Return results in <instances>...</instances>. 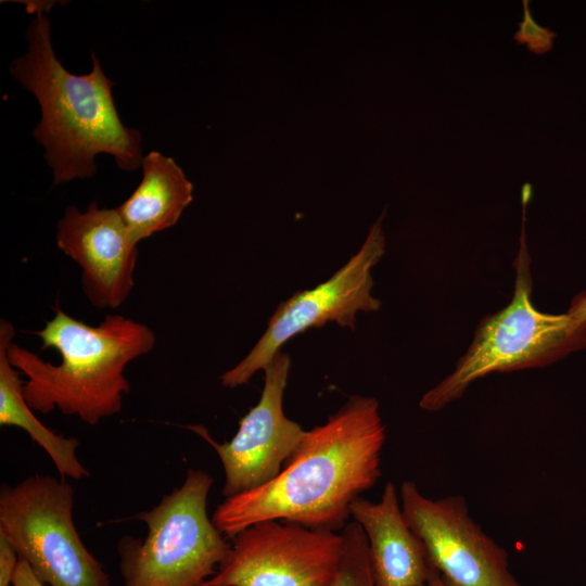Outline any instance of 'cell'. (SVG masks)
Returning <instances> with one entry per match:
<instances>
[{"label":"cell","instance_id":"obj_8","mask_svg":"<svg viewBox=\"0 0 586 586\" xmlns=\"http://www.w3.org/2000/svg\"><path fill=\"white\" fill-rule=\"evenodd\" d=\"M217 572V586H332L341 533L284 521L253 524L237 535Z\"/></svg>","mask_w":586,"mask_h":586},{"label":"cell","instance_id":"obj_7","mask_svg":"<svg viewBox=\"0 0 586 586\" xmlns=\"http://www.w3.org/2000/svg\"><path fill=\"white\" fill-rule=\"evenodd\" d=\"M383 217L384 213L370 228L359 251L330 279L314 289L298 291L280 303L251 352L220 377L222 386L234 388L249 383L258 370L265 369L283 344L310 328L335 322L355 330L358 311L380 309L381 301L371 293V270L385 252Z\"/></svg>","mask_w":586,"mask_h":586},{"label":"cell","instance_id":"obj_12","mask_svg":"<svg viewBox=\"0 0 586 586\" xmlns=\"http://www.w3.org/2000/svg\"><path fill=\"white\" fill-rule=\"evenodd\" d=\"M351 519L362 528L377 586H424L435 572L421 539L407 523L392 482L381 499L358 497Z\"/></svg>","mask_w":586,"mask_h":586},{"label":"cell","instance_id":"obj_21","mask_svg":"<svg viewBox=\"0 0 586 586\" xmlns=\"http://www.w3.org/2000/svg\"><path fill=\"white\" fill-rule=\"evenodd\" d=\"M201 586H217V585H213V584H211V583L207 581V582H205V583H204L203 585H201Z\"/></svg>","mask_w":586,"mask_h":586},{"label":"cell","instance_id":"obj_15","mask_svg":"<svg viewBox=\"0 0 586 586\" xmlns=\"http://www.w3.org/2000/svg\"><path fill=\"white\" fill-rule=\"evenodd\" d=\"M340 533L343 549L332 586H377L362 528L352 520Z\"/></svg>","mask_w":586,"mask_h":586},{"label":"cell","instance_id":"obj_19","mask_svg":"<svg viewBox=\"0 0 586 586\" xmlns=\"http://www.w3.org/2000/svg\"><path fill=\"white\" fill-rule=\"evenodd\" d=\"M566 313L586 326V292H582L573 298Z\"/></svg>","mask_w":586,"mask_h":586},{"label":"cell","instance_id":"obj_6","mask_svg":"<svg viewBox=\"0 0 586 586\" xmlns=\"http://www.w3.org/2000/svg\"><path fill=\"white\" fill-rule=\"evenodd\" d=\"M74 489L62 477L35 474L0 488V534L48 586H111L76 528Z\"/></svg>","mask_w":586,"mask_h":586},{"label":"cell","instance_id":"obj_4","mask_svg":"<svg viewBox=\"0 0 586 586\" xmlns=\"http://www.w3.org/2000/svg\"><path fill=\"white\" fill-rule=\"evenodd\" d=\"M533 196L531 183L521 189L522 230L513 263L514 292L510 303L479 323L473 341L454 371L429 390L419 406L438 411L460 398L476 380L495 372L547 366L586 346V326L568 313L552 315L534 307L531 256L525 238L526 207Z\"/></svg>","mask_w":586,"mask_h":586},{"label":"cell","instance_id":"obj_2","mask_svg":"<svg viewBox=\"0 0 586 586\" xmlns=\"http://www.w3.org/2000/svg\"><path fill=\"white\" fill-rule=\"evenodd\" d=\"M28 3L35 17L26 31L27 52L13 60L10 73L39 103L41 119L33 136L44 148L53 186L94 176L101 153L112 155L123 170L138 169L142 136L120 120L112 93L115 82L93 52L88 74L65 69L51 42L47 12L52 4Z\"/></svg>","mask_w":586,"mask_h":586},{"label":"cell","instance_id":"obj_5","mask_svg":"<svg viewBox=\"0 0 586 586\" xmlns=\"http://www.w3.org/2000/svg\"><path fill=\"white\" fill-rule=\"evenodd\" d=\"M213 482L209 473L189 469L179 487L133 515L148 534L117 543L124 586H201L214 576L231 543L208 517Z\"/></svg>","mask_w":586,"mask_h":586},{"label":"cell","instance_id":"obj_1","mask_svg":"<svg viewBox=\"0 0 586 586\" xmlns=\"http://www.w3.org/2000/svg\"><path fill=\"white\" fill-rule=\"evenodd\" d=\"M385 425L374 397L354 395L310 431L280 473L225 498L212 520L228 538L265 521L342 531L351 506L380 479Z\"/></svg>","mask_w":586,"mask_h":586},{"label":"cell","instance_id":"obj_13","mask_svg":"<svg viewBox=\"0 0 586 586\" xmlns=\"http://www.w3.org/2000/svg\"><path fill=\"white\" fill-rule=\"evenodd\" d=\"M141 167L140 183L116 207L137 242L176 225L193 199V184L171 157L151 151Z\"/></svg>","mask_w":586,"mask_h":586},{"label":"cell","instance_id":"obj_9","mask_svg":"<svg viewBox=\"0 0 586 586\" xmlns=\"http://www.w3.org/2000/svg\"><path fill=\"white\" fill-rule=\"evenodd\" d=\"M399 499L445 586H522L509 569L508 552L471 518L463 496L431 499L405 481Z\"/></svg>","mask_w":586,"mask_h":586},{"label":"cell","instance_id":"obj_20","mask_svg":"<svg viewBox=\"0 0 586 586\" xmlns=\"http://www.w3.org/2000/svg\"><path fill=\"white\" fill-rule=\"evenodd\" d=\"M424 586H445L435 571Z\"/></svg>","mask_w":586,"mask_h":586},{"label":"cell","instance_id":"obj_16","mask_svg":"<svg viewBox=\"0 0 586 586\" xmlns=\"http://www.w3.org/2000/svg\"><path fill=\"white\" fill-rule=\"evenodd\" d=\"M523 18L518 22L517 30L512 39L518 46L526 44L527 50L536 55L545 54L552 50L553 39L557 33L549 27L540 26L531 15L530 1L523 0Z\"/></svg>","mask_w":586,"mask_h":586},{"label":"cell","instance_id":"obj_22","mask_svg":"<svg viewBox=\"0 0 586 586\" xmlns=\"http://www.w3.org/2000/svg\"><path fill=\"white\" fill-rule=\"evenodd\" d=\"M13 586V585H12Z\"/></svg>","mask_w":586,"mask_h":586},{"label":"cell","instance_id":"obj_3","mask_svg":"<svg viewBox=\"0 0 586 586\" xmlns=\"http://www.w3.org/2000/svg\"><path fill=\"white\" fill-rule=\"evenodd\" d=\"M53 310L52 319L35 334L42 349L60 353L61 361H46L12 342L10 362L26 377L22 393L33 410L47 415L58 409L95 425L122 411L123 396L130 391L125 368L153 349L155 334L122 315H107L90 326L64 313L58 302Z\"/></svg>","mask_w":586,"mask_h":586},{"label":"cell","instance_id":"obj_17","mask_svg":"<svg viewBox=\"0 0 586 586\" xmlns=\"http://www.w3.org/2000/svg\"><path fill=\"white\" fill-rule=\"evenodd\" d=\"M18 556L10 540L0 534V586H12Z\"/></svg>","mask_w":586,"mask_h":586},{"label":"cell","instance_id":"obj_18","mask_svg":"<svg viewBox=\"0 0 586 586\" xmlns=\"http://www.w3.org/2000/svg\"><path fill=\"white\" fill-rule=\"evenodd\" d=\"M13 586H48L43 584L24 560L18 561L13 578Z\"/></svg>","mask_w":586,"mask_h":586},{"label":"cell","instance_id":"obj_14","mask_svg":"<svg viewBox=\"0 0 586 586\" xmlns=\"http://www.w3.org/2000/svg\"><path fill=\"white\" fill-rule=\"evenodd\" d=\"M15 335L11 322L0 320V425L23 429L52 460L60 477L81 480L89 477L90 472L79 461L77 448L79 441L56 434L33 413L26 403L20 372L11 365L8 348Z\"/></svg>","mask_w":586,"mask_h":586},{"label":"cell","instance_id":"obj_11","mask_svg":"<svg viewBox=\"0 0 586 586\" xmlns=\"http://www.w3.org/2000/svg\"><path fill=\"white\" fill-rule=\"evenodd\" d=\"M139 242L115 208L95 201L85 212L69 205L56 224V244L81 269V289L95 308H117L129 296Z\"/></svg>","mask_w":586,"mask_h":586},{"label":"cell","instance_id":"obj_10","mask_svg":"<svg viewBox=\"0 0 586 586\" xmlns=\"http://www.w3.org/2000/svg\"><path fill=\"white\" fill-rule=\"evenodd\" d=\"M290 356L278 352L265 367L258 403L240 420L234 436L218 443L202 425H188L218 455L225 472V498L259 487L282 470L305 437L306 431L283 410Z\"/></svg>","mask_w":586,"mask_h":586}]
</instances>
